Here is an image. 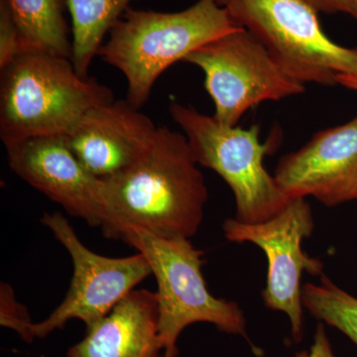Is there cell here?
I'll use <instances>...</instances> for the list:
<instances>
[{
	"mask_svg": "<svg viewBox=\"0 0 357 357\" xmlns=\"http://www.w3.org/2000/svg\"><path fill=\"white\" fill-rule=\"evenodd\" d=\"M103 236L141 230L164 239H190L203 223L206 180L184 133L163 126L137 163L102 180Z\"/></svg>",
	"mask_w": 357,
	"mask_h": 357,
	"instance_id": "6da1fadb",
	"label": "cell"
},
{
	"mask_svg": "<svg viewBox=\"0 0 357 357\" xmlns=\"http://www.w3.org/2000/svg\"><path fill=\"white\" fill-rule=\"evenodd\" d=\"M0 137L4 146L67 136L89 110L114 102L109 86L77 74L72 60L25 49L0 69Z\"/></svg>",
	"mask_w": 357,
	"mask_h": 357,
	"instance_id": "7a4b0ae2",
	"label": "cell"
},
{
	"mask_svg": "<svg viewBox=\"0 0 357 357\" xmlns=\"http://www.w3.org/2000/svg\"><path fill=\"white\" fill-rule=\"evenodd\" d=\"M217 0H198L178 13L129 7L98 52L128 81V98L141 109L159 77L169 67L223 34L238 29Z\"/></svg>",
	"mask_w": 357,
	"mask_h": 357,
	"instance_id": "3957f363",
	"label": "cell"
},
{
	"mask_svg": "<svg viewBox=\"0 0 357 357\" xmlns=\"http://www.w3.org/2000/svg\"><path fill=\"white\" fill-rule=\"evenodd\" d=\"M169 112L182 128L196 163L215 171L229 185L237 220L265 222L290 203L263 164L278 141L261 143L259 126L248 129L225 126L215 117L177 102L171 103Z\"/></svg>",
	"mask_w": 357,
	"mask_h": 357,
	"instance_id": "277c9868",
	"label": "cell"
},
{
	"mask_svg": "<svg viewBox=\"0 0 357 357\" xmlns=\"http://www.w3.org/2000/svg\"><path fill=\"white\" fill-rule=\"evenodd\" d=\"M122 241L146 257L158 291L159 335L164 356L177 357V342L187 326L211 324L220 332L249 340L246 319L234 301L218 299L208 290L202 267L203 255L190 239H164L141 230L126 234Z\"/></svg>",
	"mask_w": 357,
	"mask_h": 357,
	"instance_id": "5b68a950",
	"label": "cell"
},
{
	"mask_svg": "<svg viewBox=\"0 0 357 357\" xmlns=\"http://www.w3.org/2000/svg\"><path fill=\"white\" fill-rule=\"evenodd\" d=\"M225 7L294 81L333 86L337 75L357 74V48L328 38L305 0H229Z\"/></svg>",
	"mask_w": 357,
	"mask_h": 357,
	"instance_id": "8992f818",
	"label": "cell"
},
{
	"mask_svg": "<svg viewBox=\"0 0 357 357\" xmlns=\"http://www.w3.org/2000/svg\"><path fill=\"white\" fill-rule=\"evenodd\" d=\"M184 62L203 70L204 88L215 103L213 117L227 126H237L259 103L306 91L305 84L289 77L243 28L211 40L190 53Z\"/></svg>",
	"mask_w": 357,
	"mask_h": 357,
	"instance_id": "52a82bcc",
	"label": "cell"
},
{
	"mask_svg": "<svg viewBox=\"0 0 357 357\" xmlns=\"http://www.w3.org/2000/svg\"><path fill=\"white\" fill-rule=\"evenodd\" d=\"M222 229L225 238L231 243H252L262 249L268 261L263 302L268 309L287 314L294 342H302V275L324 274V263L310 257L302 249L303 241L311 237L314 229L307 198L291 199L283 211L265 222L245 223L229 218L223 222Z\"/></svg>",
	"mask_w": 357,
	"mask_h": 357,
	"instance_id": "ba28073f",
	"label": "cell"
},
{
	"mask_svg": "<svg viewBox=\"0 0 357 357\" xmlns=\"http://www.w3.org/2000/svg\"><path fill=\"white\" fill-rule=\"evenodd\" d=\"M41 222L69 252L74 274L61 305L48 318L33 326L35 338L46 337L75 319L83 321L88 330L152 275L149 263L142 253L110 258L89 250L61 213H44Z\"/></svg>",
	"mask_w": 357,
	"mask_h": 357,
	"instance_id": "9c48e42d",
	"label": "cell"
},
{
	"mask_svg": "<svg viewBox=\"0 0 357 357\" xmlns=\"http://www.w3.org/2000/svg\"><path fill=\"white\" fill-rule=\"evenodd\" d=\"M11 171L66 213L89 225L105 220L102 180L86 170L73 153L66 136H42L7 145Z\"/></svg>",
	"mask_w": 357,
	"mask_h": 357,
	"instance_id": "30bf717a",
	"label": "cell"
},
{
	"mask_svg": "<svg viewBox=\"0 0 357 357\" xmlns=\"http://www.w3.org/2000/svg\"><path fill=\"white\" fill-rule=\"evenodd\" d=\"M274 177L291 199L314 197L328 208L357 199V115L282 157Z\"/></svg>",
	"mask_w": 357,
	"mask_h": 357,
	"instance_id": "8fae6325",
	"label": "cell"
},
{
	"mask_svg": "<svg viewBox=\"0 0 357 357\" xmlns=\"http://www.w3.org/2000/svg\"><path fill=\"white\" fill-rule=\"evenodd\" d=\"M158 128L128 100H114L89 110L66 137L82 165L105 180L143 158Z\"/></svg>",
	"mask_w": 357,
	"mask_h": 357,
	"instance_id": "7c38bea8",
	"label": "cell"
},
{
	"mask_svg": "<svg viewBox=\"0 0 357 357\" xmlns=\"http://www.w3.org/2000/svg\"><path fill=\"white\" fill-rule=\"evenodd\" d=\"M158 297L133 290L95 326L67 357H159Z\"/></svg>",
	"mask_w": 357,
	"mask_h": 357,
	"instance_id": "4fadbf2b",
	"label": "cell"
},
{
	"mask_svg": "<svg viewBox=\"0 0 357 357\" xmlns=\"http://www.w3.org/2000/svg\"><path fill=\"white\" fill-rule=\"evenodd\" d=\"M25 49L72 60L73 40L66 20L67 0H6Z\"/></svg>",
	"mask_w": 357,
	"mask_h": 357,
	"instance_id": "5bb4252c",
	"label": "cell"
},
{
	"mask_svg": "<svg viewBox=\"0 0 357 357\" xmlns=\"http://www.w3.org/2000/svg\"><path fill=\"white\" fill-rule=\"evenodd\" d=\"M135 0H67L72 20V62L77 74L88 77L91 63L109 35Z\"/></svg>",
	"mask_w": 357,
	"mask_h": 357,
	"instance_id": "9a60e30c",
	"label": "cell"
},
{
	"mask_svg": "<svg viewBox=\"0 0 357 357\" xmlns=\"http://www.w3.org/2000/svg\"><path fill=\"white\" fill-rule=\"evenodd\" d=\"M303 306L314 318L337 328L357 345V298L325 274L319 284L303 285Z\"/></svg>",
	"mask_w": 357,
	"mask_h": 357,
	"instance_id": "2e32d148",
	"label": "cell"
},
{
	"mask_svg": "<svg viewBox=\"0 0 357 357\" xmlns=\"http://www.w3.org/2000/svg\"><path fill=\"white\" fill-rule=\"evenodd\" d=\"M0 325L17 333L27 344L35 340L27 307L16 300L13 286L3 282L0 284Z\"/></svg>",
	"mask_w": 357,
	"mask_h": 357,
	"instance_id": "e0dca14e",
	"label": "cell"
},
{
	"mask_svg": "<svg viewBox=\"0 0 357 357\" xmlns=\"http://www.w3.org/2000/svg\"><path fill=\"white\" fill-rule=\"evenodd\" d=\"M24 50V41L13 13L6 0H0V69Z\"/></svg>",
	"mask_w": 357,
	"mask_h": 357,
	"instance_id": "ac0fdd59",
	"label": "cell"
},
{
	"mask_svg": "<svg viewBox=\"0 0 357 357\" xmlns=\"http://www.w3.org/2000/svg\"><path fill=\"white\" fill-rule=\"evenodd\" d=\"M318 13H342L357 21V0H305Z\"/></svg>",
	"mask_w": 357,
	"mask_h": 357,
	"instance_id": "d6986e66",
	"label": "cell"
},
{
	"mask_svg": "<svg viewBox=\"0 0 357 357\" xmlns=\"http://www.w3.org/2000/svg\"><path fill=\"white\" fill-rule=\"evenodd\" d=\"M295 357H337L326 335L325 324L319 323L317 326L309 351L298 352Z\"/></svg>",
	"mask_w": 357,
	"mask_h": 357,
	"instance_id": "ffe728a7",
	"label": "cell"
},
{
	"mask_svg": "<svg viewBox=\"0 0 357 357\" xmlns=\"http://www.w3.org/2000/svg\"><path fill=\"white\" fill-rule=\"evenodd\" d=\"M337 84L357 93V74H340L335 77Z\"/></svg>",
	"mask_w": 357,
	"mask_h": 357,
	"instance_id": "44dd1931",
	"label": "cell"
},
{
	"mask_svg": "<svg viewBox=\"0 0 357 357\" xmlns=\"http://www.w3.org/2000/svg\"><path fill=\"white\" fill-rule=\"evenodd\" d=\"M217 1L220 6H227V2H229V0H217Z\"/></svg>",
	"mask_w": 357,
	"mask_h": 357,
	"instance_id": "7402d4cb",
	"label": "cell"
},
{
	"mask_svg": "<svg viewBox=\"0 0 357 357\" xmlns=\"http://www.w3.org/2000/svg\"><path fill=\"white\" fill-rule=\"evenodd\" d=\"M159 357H168V356H159Z\"/></svg>",
	"mask_w": 357,
	"mask_h": 357,
	"instance_id": "603a6c76",
	"label": "cell"
}]
</instances>
